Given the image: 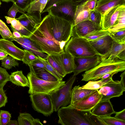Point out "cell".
<instances>
[{"instance_id": "8", "label": "cell", "mask_w": 125, "mask_h": 125, "mask_svg": "<svg viewBox=\"0 0 125 125\" xmlns=\"http://www.w3.org/2000/svg\"><path fill=\"white\" fill-rule=\"evenodd\" d=\"M77 5L71 0H61L51 7L48 12L68 21L73 26Z\"/></svg>"}, {"instance_id": "17", "label": "cell", "mask_w": 125, "mask_h": 125, "mask_svg": "<svg viewBox=\"0 0 125 125\" xmlns=\"http://www.w3.org/2000/svg\"><path fill=\"white\" fill-rule=\"evenodd\" d=\"M92 110V114L100 117L110 116L115 112L110 100L100 101Z\"/></svg>"}, {"instance_id": "7", "label": "cell", "mask_w": 125, "mask_h": 125, "mask_svg": "<svg viewBox=\"0 0 125 125\" xmlns=\"http://www.w3.org/2000/svg\"><path fill=\"white\" fill-rule=\"evenodd\" d=\"M76 78L72 75L63 85L50 94L54 111L70 104L72 87Z\"/></svg>"}, {"instance_id": "62", "label": "cell", "mask_w": 125, "mask_h": 125, "mask_svg": "<svg viewBox=\"0 0 125 125\" xmlns=\"http://www.w3.org/2000/svg\"><path fill=\"white\" fill-rule=\"evenodd\" d=\"M38 0H31V2H32L36 1Z\"/></svg>"}, {"instance_id": "53", "label": "cell", "mask_w": 125, "mask_h": 125, "mask_svg": "<svg viewBox=\"0 0 125 125\" xmlns=\"http://www.w3.org/2000/svg\"><path fill=\"white\" fill-rule=\"evenodd\" d=\"M10 120V118L0 117V125H6Z\"/></svg>"}, {"instance_id": "4", "label": "cell", "mask_w": 125, "mask_h": 125, "mask_svg": "<svg viewBox=\"0 0 125 125\" xmlns=\"http://www.w3.org/2000/svg\"><path fill=\"white\" fill-rule=\"evenodd\" d=\"M125 70V61L116 58L113 61L107 59L101 61L94 67L85 71L82 75V81H95L101 79L104 74L110 72H118Z\"/></svg>"}, {"instance_id": "56", "label": "cell", "mask_w": 125, "mask_h": 125, "mask_svg": "<svg viewBox=\"0 0 125 125\" xmlns=\"http://www.w3.org/2000/svg\"><path fill=\"white\" fill-rule=\"evenodd\" d=\"M8 55L7 53L0 50V60L4 59L8 56Z\"/></svg>"}, {"instance_id": "64", "label": "cell", "mask_w": 125, "mask_h": 125, "mask_svg": "<svg viewBox=\"0 0 125 125\" xmlns=\"http://www.w3.org/2000/svg\"><path fill=\"white\" fill-rule=\"evenodd\" d=\"M87 0V1H88V0ZM96 0L97 1V0Z\"/></svg>"}, {"instance_id": "44", "label": "cell", "mask_w": 125, "mask_h": 125, "mask_svg": "<svg viewBox=\"0 0 125 125\" xmlns=\"http://www.w3.org/2000/svg\"><path fill=\"white\" fill-rule=\"evenodd\" d=\"M0 34L2 38L4 39H12L14 37L10 31L8 29H5L0 26Z\"/></svg>"}, {"instance_id": "10", "label": "cell", "mask_w": 125, "mask_h": 125, "mask_svg": "<svg viewBox=\"0 0 125 125\" xmlns=\"http://www.w3.org/2000/svg\"><path fill=\"white\" fill-rule=\"evenodd\" d=\"M99 89V93L102 96L101 100L102 101L110 100L112 98L122 95L125 91V87L119 81L112 80Z\"/></svg>"}, {"instance_id": "49", "label": "cell", "mask_w": 125, "mask_h": 125, "mask_svg": "<svg viewBox=\"0 0 125 125\" xmlns=\"http://www.w3.org/2000/svg\"><path fill=\"white\" fill-rule=\"evenodd\" d=\"M115 115L114 117L116 118L123 121H125V109L122 111L119 112L115 111Z\"/></svg>"}, {"instance_id": "29", "label": "cell", "mask_w": 125, "mask_h": 125, "mask_svg": "<svg viewBox=\"0 0 125 125\" xmlns=\"http://www.w3.org/2000/svg\"><path fill=\"white\" fill-rule=\"evenodd\" d=\"M113 76L105 79H102L99 80L95 81L90 80L85 85L79 87V89H87L91 90H98L104 85L112 80Z\"/></svg>"}, {"instance_id": "60", "label": "cell", "mask_w": 125, "mask_h": 125, "mask_svg": "<svg viewBox=\"0 0 125 125\" xmlns=\"http://www.w3.org/2000/svg\"><path fill=\"white\" fill-rule=\"evenodd\" d=\"M0 26L5 29H8V27L3 21L0 19Z\"/></svg>"}, {"instance_id": "2", "label": "cell", "mask_w": 125, "mask_h": 125, "mask_svg": "<svg viewBox=\"0 0 125 125\" xmlns=\"http://www.w3.org/2000/svg\"><path fill=\"white\" fill-rule=\"evenodd\" d=\"M42 19L49 32L55 40L67 42L72 36L73 26L68 21L49 13Z\"/></svg>"}, {"instance_id": "59", "label": "cell", "mask_w": 125, "mask_h": 125, "mask_svg": "<svg viewBox=\"0 0 125 125\" xmlns=\"http://www.w3.org/2000/svg\"><path fill=\"white\" fill-rule=\"evenodd\" d=\"M7 125H19L18 121L16 120H10Z\"/></svg>"}, {"instance_id": "54", "label": "cell", "mask_w": 125, "mask_h": 125, "mask_svg": "<svg viewBox=\"0 0 125 125\" xmlns=\"http://www.w3.org/2000/svg\"><path fill=\"white\" fill-rule=\"evenodd\" d=\"M118 72H111L108 73L103 75L101 79H104L107 78L110 76H113L115 74L117 73Z\"/></svg>"}, {"instance_id": "36", "label": "cell", "mask_w": 125, "mask_h": 125, "mask_svg": "<svg viewBox=\"0 0 125 125\" xmlns=\"http://www.w3.org/2000/svg\"><path fill=\"white\" fill-rule=\"evenodd\" d=\"M106 125H125V121L119 120L110 116L100 117Z\"/></svg>"}, {"instance_id": "34", "label": "cell", "mask_w": 125, "mask_h": 125, "mask_svg": "<svg viewBox=\"0 0 125 125\" xmlns=\"http://www.w3.org/2000/svg\"><path fill=\"white\" fill-rule=\"evenodd\" d=\"M34 118L29 113H20L18 118L19 125H33Z\"/></svg>"}, {"instance_id": "20", "label": "cell", "mask_w": 125, "mask_h": 125, "mask_svg": "<svg viewBox=\"0 0 125 125\" xmlns=\"http://www.w3.org/2000/svg\"><path fill=\"white\" fill-rule=\"evenodd\" d=\"M19 12L22 14L16 19L26 29L32 33L40 23L33 17L27 13L20 10Z\"/></svg>"}, {"instance_id": "18", "label": "cell", "mask_w": 125, "mask_h": 125, "mask_svg": "<svg viewBox=\"0 0 125 125\" xmlns=\"http://www.w3.org/2000/svg\"><path fill=\"white\" fill-rule=\"evenodd\" d=\"M113 41L108 35L101 38L89 42L97 51L103 55L111 47Z\"/></svg>"}, {"instance_id": "37", "label": "cell", "mask_w": 125, "mask_h": 125, "mask_svg": "<svg viewBox=\"0 0 125 125\" xmlns=\"http://www.w3.org/2000/svg\"><path fill=\"white\" fill-rule=\"evenodd\" d=\"M10 75L5 69L0 67V89H3L7 82L10 81Z\"/></svg>"}, {"instance_id": "35", "label": "cell", "mask_w": 125, "mask_h": 125, "mask_svg": "<svg viewBox=\"0 0 125 125\" xmlns=\"http://www.w3.org/2000/svg\"><path fill=\"white\" fill-rule=\"evenodd\" d=\"M15 58L9 55L1 60V66L4 68L10 70L13 67L18 66L19 63Z\"/></svg>"}, {"instance_id": "21", "label": "cell", "mask_w": 125, "mask_h": 125, "mask_svg": "<svg viewBox=\"0 0 125 125\" xmlns=\"http://www.w3.org/2000/svg\"><path fill=\"white\" fill-rule=\"evenodd\" d=\"M58 55L67 74L73 72L77 66L75 63L74 57L64 51Z\"/></svg>"}, {"instance_id": "46", "label": "cell", "mask_w": 125, "mask_h": 125, "mask_svg": "<svg viewBox=\"0 0 125 125\" xmlns=\"http://www.w3.org/2000/svg\"><path fill=\"white\" fill-rule=\"evenodd\" d=\"M7 102V97L3 89H0V108L5 106Z\"/></svg>"}, {"instance_id": "25", "label": "cell", "mask_w": 125, "mask_h": 125, "mask_svg": "<svg viewBox=\"0 0 125 125\" xmlns=\"http://www.w3.org/2000/svg\"><path fill=\"white\" fill-rule=\"evenodd\" d=\"M79 85L75 86L72 89L70 105H72L90 94L95 90L79 89Z\"/></svg>"}, {"instance_id": "63", "label": "cell", "mask_w": 125, "mask_h": 125, "mask_svg": "<svg viewBox=\"0 0 125 125\" xmlns=\"http://www.w3.org/2000/svg\"><path fill=\"white\" fill-rule=\"evenodd\" d=\"M1 2L0 1V6L1 5Z\"/></svg>"}, {"instance_id": "50", "label": "cell", "mask_w": 125, "mask_h": 125, "mask_svg": "<svg viewBox=\"0 0 125 125\" xmlns=\"http://www.w3.org/2000/svg\"><path fill=\"white\" fill-rule=\"evenodd\" d=\"M0 117L4 118H11V115L8 111L0 110Z\"/></svg>"}, {"instance_id": "24", "label": "cell", "mask_w": 125, "mask_h": 125, "mask_svg": "<svg viewBox=\"0 0 125 125\" xmlns=\"http://www.w3.org/2000/svg\"><path fill=\"white\" fill-rule=\"evenodd\" d=\"M10 81L19 86L29 87L28 80L23 74L22 71H17L12 73L10 75Z\"/></svg>"}, {"instance_id": "3", "label": "cell", "mask_w": 125, "mask_h": 125, "mask_svg": "<svg viewBox=\"0 0 125 125\" xmlns=\"http://www.w3.org/2000/svg\"><path fill=\"white\" fill-rule=\"evenodd\" d=\"M58 123L62 125H94L91 111L78 110L70 104L58 110Z\"/></svg>"}, {"instance_id": "43", "label": "cell", "mask_w": 125, "mask_h": 125, "mask_svg": "<svg viewBox=\"0 0 125 125\" xmlns=\"http://www.w3.org/2000/svg\"><path fill=\"white\" fill-rule=\"evenodd\" d=\"M10 40L11 41H14L16 42H17V41H21L29 44L33 46L42 51L41 50L38 46V45L36 44L33 41L31 40L30 39V37L23 36L19 38H16L14 37L12 39H10Z\"/></svg>"}, {"instance_id": "30", "label": "cell", "mask_w": 125, "mask_h": 125, "mask_svg": "<svg viewBox=\"0 0 125 125\" xmlns=\"http://www.w3.org/2000/svg\"><path fill=\"white\" fill-rule=\"evenodd\" d=\"M16 42L25 49L31 51L37 56H39L46 59L48 56V54H45L38 49L29 44L21 41Z\"/></svg>"}, {"instance_id": "28", "label": "cell", "mask_w": 125, "mask_h": 125, "mask_svg": "<svg viewBox=\"0 0 125 125\" xmlns=\"http://www.w3.org/2000/svg\"><path fill=\"white\" fill-rule=\"evenodd\" d=\"M124 29H125V5L122 6L116 21L108 30L110 31H116Z\"/></svg>"}, {"instance_id": "57", "label": "cell", "mask_w": 125, "mask_h": 125, "mask_svg": "<svg viewBox=\"0 0 125 125\" xmlns=\"http://www.w3.org/2000/svg\"><path fill=\"white\" fill-rule=\"evenodd\" d=\"M77 5L82 4L86 2L87 0H71Z\"/></svg>"}, {"instance_id": "11", "label": "cell", "mask_w": 125, "mask_h": 125, "mask_svg": "<svg viewBox=\"0 0 125 125\" xmlns=\"http://www.w3.org/2000/svg\"><path fill=\"white\" fill-rule=\"evenodd\" d=\"M102 96L95 90L81 100L71 105L77 109L83 111H91L97 104L101 101Z\"/></svg>"}, {"instance_id": "13", "label": "cell", "mask_w": 125, "mask_h": 125, "mask_svg": "<svg viewBox=\"0 0 125 125\" xmlns=\"http://www.w3.org/2000/svg\"><path fill=\"white\" fill-rule=\"evenodd\" d=\"M101 29L99 25L90 20H86L73 26L72 36L83 37L96 31Z\"/></svg>"}, {"instance_id": "40", "label": "cell", "mask_w": 125, "mask_h": 125, "mask_svg": "<svg viewBox=\"0 0 125 125\" xmlns=\"http://www.w3.org/2000/svg\"><path fill=\"white\" fill-rule=\"evenodd\" d=\"M90 21L99 25L101 18L100 13L95 9L91 10L90 12Z\"/></svg>"}, {"instance_id": "55", "label": "cell", "mask_w": 125, "mask_h": 125, "mask_svg": "<svg viewBox=\"0 0 125 125\" xmlns=\"http://www.w3.org/2000/svg\"><path fill=\"white\" fill-rule=\"evenodd\" d=\"M120 76L121 77V80L120 81L123 86L125 87V71L122 73L121 74Z\"/></svg>"}, {"instance_id": "1", "label": "cell", "mask_w": 125, "mask_h": 125, "mask_svg": "<svg viewBox=\"0 0 125 125\" xmlns=\"http://www.w3.org/2000/svg\"><path fill=\"white\" fill-rule=\"evenodd\" d=\"M30 38L43 52L48 55L58 54L64 51L61 49L59 42L49 32L43 19Z\"/></svg>"}, {"instance_id": "6", "label": "cell", "mask_w": 125, "mask_h": 125, "mask_svg": "<svg viewBox=\"0 0 125 125\" xmlns=\"http://www.w3.org/2000/svg\"><path fill=\"white\" fill-rule=\"evenodd\" d=\"M30 69V72L27 76L30 85L28 92L29 94L42 93L50 94L65 83V82L62 80L48 82L41 79L36 77L32 67Z\"/></svg>"}, {"instance_id": "27", "label": "cell", "mask_w": 125, "mask_h": 125, "mask_svg": "<svg viewBox=\"0 0 125 125\" xmlns=\"http://www.w3.org/2000/svg\"><path fill=\"white\" fill-rule=\"evenodd\" d=\"M7 23L11 24L15 29L24 36L30 37L32 33L24 27L16 19L12 18L8 16H5Z\"/></svg>"}, {"instance_id": "38", "label": "cell", "mask_w": 125, "mask_h": 125, "mask_svg": "<svg viewBox=\"0 0 125 125\" xmlns=\"http://www.w3.org/2000/svg\"><path fill=\"white\" fill-rule=\"evenodd\" d=\"M44 64L47 71L55 77L58 80H62L63 78L50 65L47 60L39 56H38Z\"/></svg>"}, {"instance_id": "58", "label": "cell", "mask_w": 125, "mask_h": 125, "mask_svg": "<svg viewBox=\"0 0 125 125\" xmlns=\"http://www.w3.org/2000/svg\"><path fill=\"white\" fill-rule=\"evenodd\" d=\"M43 125L41 122L40 119L38 118H34L33 119V125Z\"/></svg>"}, {"instance_id": "26", "label": "cell", "mask_w": 125, "mask_h": 125, "mask_svg": "<svg viewBox=\"0 0 125 125\" xmlns=\"http://www.w3.org/2000/svg\"><path fill=\"white\" fill-rule=\"evenodd\" d=\"M50 65L63 78L67 75L58 54L48 55L46 59Z\"/></svg>"}, {"instance_id": "31", "label": "cell", "mask_w": 125, "mask_h": 125, "mask_svg": "<svg viewBox=\"0 0 125 125\" xmlns=\"http://www.w3.org/2000/svg\"><path fill=\"white\" fill-rule=\"evenodd\" d=\"M110 32L108 30L101 29L96 31L83 37L90 41L101 38L108 35Z\"/></svg>"}, {"instance_id": "47", "label": "cell", "mask_w": 125, "mask_h": 125, "mask_svg": "<svg viewBox=\"0 0 125 125\" xmlns=\"http://www.w3.org/2000/svg\"><path fill=\"white\" fill-rule=\"evenodd\" d=\"M61 0H48L45 7L41 14L48 12L50 8L53 5Z\"/></svg>"}, {"instance_id": "12", "label": "cell", "mask_w": 125, "mask_h": 125, "mask_svg": "<svg viewBox=\"0 0 125 125\" xmlns=\"http://www.w3.org/2000/svg\"><path fill=\"white\" fill-rule=\"evenodd\" d=\"M78 65L73 72V75L76 76L80 73L93 68L101 62L100 56L97 55L87 57H74Z\"/></svg>"}, {"instance_id": "51", "label": "cell", "mask_w": 125, "mask_h": 125, "mask_svg": "<svg viewBox=\"0 0 125 125\" xmlns=\"http://www.w3.org/2000/svg\"><path fill=\"white\" fill-rule=\"evenodd\" d=\"M10 27L11 28V30L12 31V34L14 37L16 38H19L24 36L15 29L12 26H10Z\"/></svg>"}, {"instance_id": "39", "label": "cell", "mask_w": 125, "mask_h": 125, "mask_svg": "<svg viewBox=\"0 0 125 125\" xmlns=\"http://www.w3.org/2000/svg\"><path fill=\"white\" fill-rule=\"evenodd\" d=\"M24 50V55L22 61L23 63L28 65L32 62L38 58L31 51L26 49Z\"/></svg>"}, {"instance_id": "52", "label": "cell", "mask_w": 125, "mask_h": 125, "mask_svg": "<svg viewBox=\"0 0 125 125\" xmlns=\"http://www.w3.org/2000/svg\"><path fill=\"white\" fill-rule=\"evenodd\" d=\"M115 58L120 60L125 61V49L120 52Z\"/></svg>"}, {"instance_id": "19", "label": "cell", "mask_w": 125, "mask_h": 125, "mask_svg": "<svg viewBox=\"0 0 125 125\" xmlns=\"http://www.w3.org/2000/svg\"><path fill=\"white\" fill-rule=\"evenodd\" d=\"M118 5H125V0H98L94 9L100 13L102 18L107 10Z\"/></svg>"}, {"instance_id": "32", "label": "cell", "mask_w": 125, "mask_h": 125, "mask_svg": "<svg viewBox=\"0 0 125 125\" xmlns=\"http://www.w3.org/2000/svg\"><path fill=\"white\" fill-rule=\"evenodd\" d=\"M36 77L44 81L55 82L58 81L54 75L44 69L38 70L35 72Z\"/></svg>"}, {"instance_id": "45", "label": "cell", "mask_w": 125, "mask_h": 125, "mask_svg": "<svg viewBox=\"0 0 125 125\" xmlns=\"http://www.w3.org/2000/svg\"><path fill=\"white\" fill-rule=\"evenodd\" d=\"M19 10H20L16 4L13 3L8 11V17L12 18H15L17 13Z\"/></svg>"}, {"instance_id": "15", "label": "cell", "mask_w": 125, "mask_h": 125, "mask_svg": "<svg viewBox=\"0 0 125 125\" xmlns=\"http://www.w3.org/2000/svg\"><path fill=\"white\" fill-rule=\"evenodd\" d=\"M123 5H118L107 10L101 18L100 26L102 29L108 30L116 21L119 11Z\"/></svg>"}, {"instance_id": "33", "label": "cell", "mask_w": 125, "mask_h": 125, "mask_svg": "<svg viewBox=\"0 0 125 125\" xmlns=\"http://www.w3.org/2000/svg\"><path fill=\"white\" fill-rule=\"evenodd\" d=\"M109 35L114 41L119 44H125V29L116 31H110Z\"/></svg>"}, {"instance_id": "61", "label": "cell", "mask_w": 125, "mask_h": 125, "mask_svg": "<svg viewBox=\"0 0 125 125\" xmlns=\"http://www.w3.org/2000/svg\"><path fill=\"white\" fill-rule=\"evenodd\" d=\"M2 0L3 1L6 2H8L10 1H11V0Z\"/></svg>"}, {"instance_id": "9", "label": "cell", "mask_w": 125, "mask_h": 125, "mask_svg": "<svg viewBox=\"0 0 125 125\" xmlns=\"http://www.w3.org/2000/svg\"><path fill=\"white\" fill-rule=\"evenodd\" d=\"M29 97L34 109L48 117L54 111L50 94L42 93L30 94Z\"/></svg>"}, {"instance_id": "22", "label": "cell", "mask_w": 125, "mask_h": 125, "mask_svg": "<svg viewBox=\"0 0 125 125\" xmlns=\"http://www.w3.org/2000/svg\"><path fill=\"white\" fill-rule=\"evenodd\" d=\"M125 49V44H119L113 41L110 48L104 54L100 57L101 61L105 59L113 61L120 52Z\"/></svg>"}, {"instance_id": "42", "label": "cell", "mask_w": 125, "mask_h": 125, "mask_svg": "<svg viewBox=\"0 0 125 125\" xmlns=\"http://www.w3.org/2000/svg\"><path fill=\"white\" fill-rule=\"evenodd\" d=\"M30 64L32 66L35 72L42 69H44L47 71L44 64L39 57L37 59L32 62Z\"/></svg>"}, {"instance_id": "48", "label": "cell", "mask_w": 125, "mask_h": 125, "mask_svg": "<svg viewBox=\"0 0 125 125\" xmlns=\"http://www.w3.org/2000/svg\"><path fill=\"white\" fill-rule=\"evenodd\" d=\"M97 0H88L84 3L90 10L95 9Z\"/></svg>"}, {"instance_id": "5", "label": "cell", "mask_w": 125, "mask_h": 125, "mask_svg": "<svg viewBox=\"0 0 125 125\" xmlns=\"http://www.w3.org/2000/svg\"><path fill=\"white\" fill-rule=\"evenodd\" d=\"M64 51L74 57H87L98 55H103L99 53L89 41L83 37L72 36L64 47Z\"/></svg>"}, {"instance_id": "41", "label": "cell", "mask_w": 125, "mask_h": 125, "mask_svg": "<svg viewBox=\"0 0 125 125\" xmlns=\"http://www.w3.org/2000/svg\"><path fill=\"white\" fill-rule=\"evenodd\" d=\"M31 0H11L15 4L20 10L23 12L28 6L30 3Z\"/></svg>"}, {"instance_id": "16", "label": "cell", "mask_w": 125, "mask_h": 125, "mask_svg": "<svg viewBox=\"0 0 125 125\" xmlns=\"http://www.w3.org/2000/svg\"><path fill=\"white\" fill-rule=\"evenodd\" d=\"M48 1V0H38L32 2L24 12H27V14L33 17L40 23L42 21L41 13L45 8Z\"/></svg>"}, {"instance_id": "23", "label": "cell", "mask_w": 125, "mask_h": 125, "mask_svg": "<svg viewBox=\"0 0 125 125\" xmlns=\"http://www.w3.org/2000/svg\"><path fill=\"white\" fill-rule=\"evenodd\" d=\"M91 11L84 3L78 5L75 14L73 26L82 21L90 20V12Z\"/></svg>"}, {"instance_id": "14", "label": "cell", "mask_w": 125, "mask_h": 125, "mask_svg": "<svg viewBox=\"0 0 125 125\" xmlns=\"http://www.w3.org/2000/svg\"><path fill=\"white\" fill-rule=\"evenodd\" d=\"M0 50L17 60L22 61L23 60L24 55V50L17 47L10 40L0 39Z\"/></svg>"}]
</instances>
